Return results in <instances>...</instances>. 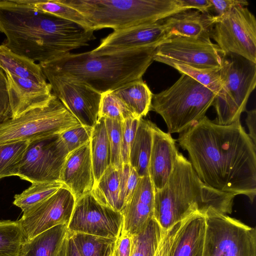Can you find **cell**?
<instances>
[{"instance_id":"3957f363","label":"cell","mask_w":256,"mask_h":256,"mask_svg":"<svg viewBox=\"0 0 256 256\" xmlns=\"http://www.w3.org/2000/svg\"><path fill=\"white\" fill-rule=\"evenodd\" d=\"M235 196L204 184L190 162L179 152L166 184L154 192V218L166 230L195 212L205 216L214 210L228 215L232 212Z\"/></svg>"},{"instance_id":"603a6c76","label":"cell","mask_w":256,"mask_h":256,"mask_svg":"<svg viewBox=\"0 0 256 256\" xmlns=\"http://www.w3.org/2000/svg\"><path fill=\"white\" fill-rule=\"evenodd\" d=\"M153 124L143 118L140 119L130 149L129 164L140 177L149 176L148 164L152 146Z\"/></svg>"},{"instance_id":"30bf717a","label":"cell","mask_w":256,"mask_h":256,"mask_svg":"<svg viewBox=\"0 0 256 256\" xmlns=\"http://www.w3.org/2000/svg\"><path fill=\"white\" fill-rule=\"evenodd\" d=\"M60 134L28 142L17 176L32 184L60 182L69 154Z\"/></svg>"},{"instance_id":"60d3db41","label":"cell","mask_w":256,"mask_h":256,"mask_svg":"<svg viewBox=\"0 0 256 256\" xmlns=\"http://www.w3.org/2000/svg\"><path fill=\"white\" fill-rule=\"evenodd\" d=\"M182 220L164 231L154 256H171L172 248Z\"/></svg>"},{"instance_id":"d6986e66","label":"cell","mask_w":256,"mask_h":256,"mask_svg":"<svg viewBox=\"0 0 256 256\" xmlns=\"http://www.w3.org/2000/svg\"><path fill=\"white\" fill-rule=\"evenodd\" d=\"M60 182L68 188L76 201L91 192L95 180L90 141L68 154Z\"/></svg>"},{"instance_id":"4dcf8cb0","label":"cell","mask_w":256,"mask_h":256,"mask_svg":"<svg viewBox=\"0 0 256 256\" xmlns=\"http://www.w3.org/2000/svg\"><path fill=\"white\" fill-rule=\"evenodd\" d=\"M164 231L153 218L142 231L132 236L130 256H154Z\"/></svg>"},{"instance_id":"ab89813d","label":"cell","mask_w":256,"mask_h":256,"mask_svg":"<svg viewBox=\"0 0 256 256\" xmlns=\"http://www.w3.org/2000/svg\"><path fill=\"white\" fill-rule=\"evenodd\" d=\"M140 118H132L122 122V154L123 164H129L130 149Z\"/></svg>"},{"instance_id":"d590c367","label":"cell","mask_w":256,"mask_h":256,"mask_svg":"<svg viewBox=\"0 0 256 256\" xmlns=\"http://www.w3.org/2000/svg\"><path fill=\"white\" fill-rule=\"evenodd\" d=\"M99 115L100 117L122 122L129 118H136L112 92L102 94Z\"/></svg>"},{"instance_id":"e0dca14e","label":"cell","mask_w":256,"mask_h":256,"mask_svg":"<svg viewBox=\"0 0 256 256\" xmlns=\"http://www.w3.org/2000/svg\"><path fill=\"white\" fill-rule=\"evenodd\" d=\"M5 74L12 118L45 106L54 95L48 82L40 84L8 72Z\"/></svg>"},{"instance_id":"7c38bea8","label":"cell","mask_w":256,"mask_h":256,"mask_svg":"<svg viewBox=\"0 0 256 256\" xmlns=\"http://www.w3.org/2000/svg\"><path fill=\"white\" fill-rule=\"evenodd\" d=\"M42 70L54 94L82 126L93 128L100 118L102 94L81 82Z\"/></svg>"},{"instance_id":"7bdbcfd3","label":"cell","mask_w":256,"mask_h":256,"mask_svg":"<svg viewBox=\"0 0 256 256\" xmlns=\"http://www.w3.org/2000/svg\"><path fill=\"white\" fill-rule=\"evenodd\" d=\"M212 7L210 11L214 12L218 18L228 14L234 7L246 6L248 2L246 0H210Z\"/></svg>"},{"instance_id":"f35d334b","label":"cell","mask_w":256,"mask_h":256,"mask_svg":"<svg viewBox=\"0 0 256 256\" xmlns=\"http://www.w3.org/2000/svg\"><path fill=\"white\" fill-rule=\"evenodd\" d=\"M121 169L120 202L124 212L134 192L140 176L129 164H123Z\"/></svg>"},{"instance_id":"6da1fadb","label":"cell","mask_w":256,"mask_h":256,"mask_svg":"<svg viewBox=\"0 0 256 256\" xmlns=\"http://www.w3.org/2000/svg\"><path fill=\"white\" fill-rule=\"evenodd\" d=\"M186 150L199 178L218 190L246 196L256 194V146L240 120L222 125L206 116L180 133L177 140Z\"/></svg>"},{"instance_id":"7dc6e473","label":"cell","mask_w":256,"mask_h":256,"mask_svg":"<svg viewBox=\"0 0 256 256\" xmlns=\"http://www.w3.org/2000/svg\"><path fill=\"white\" fill-rule=\"evenodd\" d=\"M247 113L246 122L248 129V136L256 146V109L246 110Z\"/></svg>"},{"instance_id":"bcb514c9","label":"cell","mask_w":256,"mask_h":256,"mask_svg":"<svg viewBox=\"0 0 256 256\" xmlns=\"http://www.w3.org/2000/svg\"><path fill=\"white\" fill-rule=\"evenodd\" d=\"M184 5L190 10L196 9L202 14L209 13L212 7L210 0H182Z\"/></svg>"},{"instance_id":"ee69618b","label":"cell","mask_w":256,"mask_h":256,"mask_svg":"<svg viewBox=\"0 0 256 256\" xmlns=\"http://www.w3.org/2000/svg\"><path fill=\"white\" fill-rule=\"evenodd\" d=\"M132 236L120 234L117 238L112 256H130Z\"/></svg>"},{"instance_id":"83f0119b","label":"cell","mask_w":256,"mask_h":256,"mask_svg":"<svg viewBox=\"0 0 256 256\" xmlns=\"http://www.w3.org/2000/svg\"><path fill=\"white\" fill-rule=\"evenodd\" d=\"M90 142L94 180L96 182L110 164V150L104 118L100 117L92 128Z\"/></svg>"},{"instance_id":"f1b7e54d","label":"cell","mask_w":256,"mask_h":256,"mask_svg":"<svg viewBox=\"0 0 256 256\" xmlns=\"http://www.w3.org/2000/svg\"><path fill=\"white\" fill-rule=\"evenodd\" d=\"M64 184L60 182H36L21 194H16L13 204L25 212L42 202Z\"/></svg>"},{"instance_id":"8fae6325","label":"cell","mask_w":256,"mask_h":256,"mask_svg":"<svg viewBox=\"0 0 256 256\" xmlns=\"http://www.w3.org/2000/svg\"><path fill=\"white\" fill-rule=\"evenodd\" d=\"M210 38L224 55L235 54L256 64V19L246 6L234 7L217 18Z\"/></svg>"},{"instance_id":"277c9868","label":"cell","mask_w":256,"mask_h":256,"mask_svg":"<svg viewBox=\"0 0 256 256\" xmlns=\"http://www.w3.org/2000/svg\"><path fill=\"white\" fill-rule=\"evenodd\" d=\"M156 47L94 56L89 52L68 53L44 64L42 70L81 82L102 94L142 78L153 62Z\"/></svg>"},{"instance_id":"b9f144b4","label":"cell","mask_w":256,"mask_h":256,"mask_svg":"<svg viewBox=\"0 0 256 256\" xmlns=\"http://www.w3.org/2000/svg\"><path fill=\"white\" fill-rule=\"evenodd\" d=\"M12 118L8 92L7 78L4 72L0 68V124Z\"/></svg>"},{"instance_id":"f6af8a7d","label":"cell","mask_w":256,"mask_h":256,"mask_svg":"<svg viewBox=\"0 0 256 256\" xmlns=\"http://www.w3.org/2000/svg\"><path fill=\"white\" fill-rule=\"evenodd\" d=\"M55 256H80L68 230Z\"/></svg>"},{"instance_id":"7a4b0ae2","label":"cell","mask_w":256,"mask_h":256,"mask_svg":"<svg viewBox=\"0 0 256 256\" xmlns=\"http://www.w3.org/2000/svg\"><path fill=\"white\" fill-rule=\"evenodd\" d=\"M0 32L14 52L38 64L89 45L94 30L38 10L24 0H0Z\"/></svg>"},{"instance_id":"44dd1931","label":"cell","mask_w":256,"mask_h":256,"mask_svg":"<svg viewBox=\"0 0 256 256\" xmlns=\"http://www.w3.org/2000/svg\"><path fill=\"white\" fill-rule=\"evenodd\" d=\"M216 16L210 13L187 10L175 14L164 20L171 36H181L211 42L213 27Z\"/></svg>"},{"instance_id":"9c48e42d","label":"cell","mask_w":256,"mask_h":256,"mask_svg":"<svg viewBox=\"0 0 256 256\" xmlns=\"http://www.w3.org/2000/svg\"><path fill=\"white\" fill-rule=\"evenodd\" d=\"M202 256H256V230L241 221L210 210Z\"/></svg>"},{"instance_id":"c3c4849f","label":"cell","mask_w":256,"mask_h":256,"mask_svg":"<svg viewBox=\"0 0 256 256\" xmlns=\"http://www.w3.org/2000/svg\"></svg>"},{"instance_id":"4316f807","label":"cell","mask_w":256,"mask_h":256,"mask_svg":"<svg viewBox=\"0 0 256 256\" xmlns=\"http://www.w3.org/2000/svg\"><path fill=\"white\" fill-rule=\"evenodd\" d=\"M0 68L4 73L8 72L36 82H48L38 64L14 52L4 44L0 45Z\"/></svg>"},{"instance_id":"5b68a950","label":"cell","mask_w":256,"mask_h":256,"mask_svg":"<svg viewBox=\"0 0 256 256\" xmlns=\"http://www.w3.org/2000/svg\"><path fill=\"white\" fill-rule=\"evenodd\" d=\"M80 12L94 30L156 22L190 10L182 0H60Z\"/></svg>"},{"instance_id":"484cf974","label":"cell","mask_w":256,"mask_h":256,"mask_svg":"<svg viewBox=\"0 0 256 256\" xmlns=\"http://www.w3.org/2000/svg\"><path fill=\"white\" fill-rule=\"evenodd\" d=\"M67 232L68 224H59L26 239L18 256H55Z\"/></svg>"},{"instance_id":"7402d4cb","label":"cell","mask_w":256,"mask_h":256,"mask_svg":"<svg viewBox=\"0 0 256 256\" xmlns=\"http://www.w3.org/2000/svg\"><path fill=\"white\" fill-rule=\"evenodd\" d=\"M206 229L205 216L200 212L184 219L173 244L171 256H202Z\"/></svg>"},{"instance_id":"836d02e7","label":"cell","mask_w":256,"mask_h":256,"mask_svg":"<svg viewBox=\"0 0 256 256\" xmlns=\"http://www.w3.org/2000/svg\"><path fill=\"white\" fill-rule=\"evenodd\" d=\"M28 142H18L0 145V179L18 176L20 162Z\"/></svg>"},{"instance_id":"ba28073f","label":"cell","mask_w":256,"mask_h":256,"mask_svg":"<svg viewBox=\"0 0 256 256\" xmlns=\"http://www.w3.org/2000/svg\"><path fill=\"white\" fill-rule=\"evenodd\" d=\"M82 124L54 94L45 106L0 124V145L30 142Z\"/></svg>"},{"instance_id":"ac0fdd59","label":"cell","mask_w":256,"mask_h":256,"mask_svg":"<svg viewBox=\"0 0 256 256\" xmlns=\"http://www.w3.org/2000/svg\"><path fill=\"white\" fill-rule=\"evenodd\" d=\"M154 190L149 176L140 177L123 212L120 234L132 236L142 231L154 218Z\"/></svg>"},{"instance_id":"d4e9b609","label":"cell","mask_w":256,"mask_h":256,"mask_svg":"<svg viewBox=\"0 0 256 256\" xmlns=\"http://www.w3.org/2000/svg\"><path fill=\"white\" fill-rule=\"evenodd\" d=\"M122 166L116 167L110 164L95 182L90 193L101 204L122 214L120 202Z\"/></svg>"},{"instance_id":"2e32d148","label":"cell","mask_w":256,"mask_h":256,"mask_svg":"<svg viewBox=\"0 0 256 256\" xmlns=\"http://www.w3.org/2000/svg\"><path fill=\"white\" fill-rule=\"evenodd\" d=\"M170 37L164 20L114 30L90 51L94 56L112 54L146 47H157Z\"/></svg>"},{"instance_id":"74e56055","label":"cell","mask_w":256,"mask_h":256,"mask_svg":"<svg viewBox=\"0 0 256 256\" xmlns=\"http://www.w3.org/2000/svg\"><path fill=\"white\" fill-rule=\"evenodd\" d=\"M92 128L80 126L60 134L68 152L79 148L90 141Z\"/></svg>"},{"instance_id":"52a82bcc","label":"cell","mask_w":256,"mask_h":256,"mask_svg":"<svg viewBox=\"0 0 256 256\" xmlns=\"http://www.w3.org/2000/svg\"><path fill=\"white\" fill-rule=\"evenodd\" d=\"M221 88L212 106L222 125L240 120L256 85V64L235 54L222 56L220 68Z\"/></svg>"},{"instance_id":"cb8c5ba5","label":"cell","mask_w":256,"mask_h":256,"mask_svg":"<svg viewBox=\"0 0 256 256\" xmlns=\"http://www.w3.org/2000/svg\"><path fill=\"white\" fill-rule=\"evenodd\" d=\"M137 118L150 110L153 94L142 78L132 81L112 92Z\"/></svg>"},{"instance_id":"5bb4252c","label":"cell","mask_w":256,"mask_h":256,"mask_svg":"<svg viewBox=\"0 0 256 256\" xmlns=\"http://www.w3.org/2000/svg\"><path fill=\"white\" fill-rule=\"evenodd\" d=\"M122 222V213L101 204L90 193L76 201L68 230L117 239Z\"/></svg>"},{"instance_id":"8d00e7d4","label":"cell","mask_w":256,"mask_h":256,"mask_svg":"<svg viewBox=\"0 0 256 256\" xmlns=\"http://www.w3.org/2000/svg\"><path fill=\"white\" fill-rule=\"evenodd\" d=\"M104 121L110 150V164L120 167L123 164L122 154V122L108 118H104Z\"/></svg>"},{"instance_id":"f546056e","label":"cell","mask_w":256,"mask_h":256,"mask_svg":"<svg viewBox=\"0 0 256 256\" xmlns=\"http://www.w3.org/2000/svg\"><path fill=\"white\" fill-rule=\"evenodd\" d=\"M70 233L80 256L112 254L117 239L83 233Z\"/></svg>"},{"instance_id":"e575fe53","label":"cell","mask_w":256,"mask_h":256,"mask_svg":"<svg viewBox=\"0 0 256 256\" xmlns=\"http://www.w3.org/2000/svg\"><path fill=\"white\" fill-rule=\"evenodd\" d=\"M182 74L188 76L216 94L221 88L220 68H199L184 64L168 62L164 63Z\"/></svg>"},{"instance_id":"8992f818","label":"cell","mask_w":256,"mask_h":256,"mask_svg":"<svg viewBox=\"0 0 256 256\" xmlns=\"http://www.w3.org/2000/svg\"><path fill=\"white\" fill-rule=\"evenodd\" d=\"M216 95L194 78L182 74L171 86L153 94L150 110L162 117L168 133L180 134L205 116Z\"/></svg>"},{"instance_id":"ffe728a7","label":"cell","mask_w":256,"mask_h":256,"mask_svg":"<svg viewBox=\"0 0 256 256\" xmlns=\"http://www.w3.org/2000/svg\"><path fill=\"white\" fill-rule=\"evenodd\" d=\"M178 153L176 140L170 134L163 132L153 124L148 175L154 192L161 190L166 184Z\"/></svg>"},{"instance_id":"d6a6232c","label":"cell","mask_w":256,"mask_h":256,"mask_svg":"<svg viewBox=\"0 0 256 256\" xmlns=\"http://www.w3.org/2000/svg\"><path fill=\"white\" fill-rule=\"evenodd\" d=\"M26 239L18 220H0V256H18Z\"/></svg>"},{"instance_id":"1f68e13d","label":"cell","mask_w":256,"mask_h":256,"mask_svg":"<svg viewBox=\"0 0 256 256\" xmlns=\"http://www.w3.org/2000/svg\"><path fill=\"white\" fill-rule=\"evenodd\" d=\"M24 1L33 8L42 12L72 22L86 29L94 30L91 23L80 12L62 3L60 0H24Z\"/></svg>"},{"instance_id":"9a60e30c","label":"cell","mask_w":256,"mask_h":256,"mask_svg":"<svg viewBox=\"0 0 256 256\" xmlns=\"http://www.w3.org/2000/svg\"><path fill=\"white\" fill-rule=\"evenodd\" d=\"M76 199L66 186L46 200L23 212L18 220L27 240L59 224H68Z\"/></svg>"},{"instance_id":"4fadbf2b","label":"cell","mask_w":256,"mask_h":256,"mask_svg":"<svg viewBox=\"0 0 256 256\" xmlns=\"http://www.w3.org/2000/svg\"><path fill=\"white\" fill-rule=\"evenodd\" d=\"M223 56L218 46L212 41L171 36L156 48L153 60L164 64L172 62L209 69L220 68Z\"/></svg>"}]
</instances>
